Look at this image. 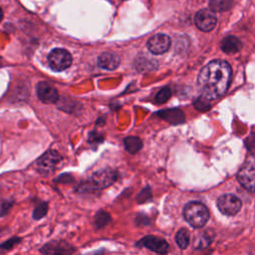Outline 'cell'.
<instances>
[{
    "mask_svg": "<svg viewBox=\"0 0 255 255\" xmlns=\"http://www.w3.org/2000/svg\"><path fill=\"white\" fill-rule=\"evenodd\" d=\"M231 81V68L226 61L214 60L204 66L198 74L197 86L201 97L217 99L227 91Z\"/></svg>",
    "mask_w": 255,
    "mask_h": 255,
    "instance_id": "6da1fadb",
    "label": "cell"
},
{
    "mask_svg": "<svg viewBox=\"0 0 255 255\" xmlns=\"http://www.w3.org/2000/svg\"><path fill=\"white\" fill-rule=\"evenodd\" d=\"M183 216L185 220L193 227H202L209 218L208 209L204 204L198 201H190L183 208Z\"/></svg>",
    "mask_w": 255,
    "mask_h": 255,
    "instance_id": "7a4b0ae2",
    "label": "cell"
},
{
    "mask_svg": "<svg viewBox=\"0 0 255 255\" xmlns=\"http://www.w3.org/2000/svg\"><path fill=\"white\" fill-rule=\"evenodd\" d=\"M48 63L52 70L56 72H61L71 66L72 56L67 50L57 48L50 52L48 56Z\"/></svg>",
    "mask_w": 255,
    "mask_h": 255,
    "instance_id": "3957f363",
    "label": "cell"
},
{
    "mask_svg": "<svg viewBox=\"0 0 255 255\" xmlns=\"http://www.w3.org/2000/svg\"><path fill=\"white\" fill-rule=\"evenodd\" d=\"M62 157L61 155L55 151V150H48L46 153H44L37 161L36 166H37V170L44 175H48L50 173H52L58 163L61 161Z\"/></svg>",
    "mask_w": 255,
    "mask_h": 255,
    "instance_id": "277c9868",
    "label": "cell"
},
{
    "mask_svg": "<svg viewBox=\"0 0 255 255\" xmlns=\"http://www.w3.org/2000/svg\"><path fill=\"white\" fill-rule=\"evenodd\" d=\"M218 209L225 215L233 216L241 208V200L234 194H223L217 199Z\"/></svg>",
    "mask_w": 255,
    "mask_h": 255,
    "instance_id": "5b68a950",
    "label": "cell"
},
{
    "mask_svg": "<svg viewBox=\"0 0 255 255\" xmlns=\"http://www.w3.org/2000/svg\"><path fill=\"white\" fill-rule=\"evenodd\" d=\"M237 178L241 185L250 192L254 191L255 184V167L253 159L247 160L239 169Z\"/></svg>",
    "mask_w": 255,
    "mask_h": 255,
    "instance_id": "8992f818",
    "label": "cell"
},
{
    "mask_svg": "<svg viewBox=\"0 0 255 255\" xmlns=\"http://www.w3.org/2000/svg\"><path fill=\"white\" fill-rule=\"evenodd\" d=\"M216 16L211 9H201L199 10L194 17V23L196 27L203 31L209 32L216 25Z\"/></svg>",
    "mask_w": 255,
    "mask_h": 255,
    "instance_id": "52a82bcc",
    "label": "cell"
},
{
    "mask_svg": "<svg viewBox=\"0 0 255 255\" xmlns=\"http://www.w3.org/2000/svg\"><path fill=\"white\" fill-rule=\"evenodd\" d=\"M117 172L111 168H105L95 172L91 179V184L96 189H103L115 182Z\"/></svg>",
    "mask_w": 255,
    "mask_h": 255,
    "instance_id": "ba28073f",
    "label": "cell"
},
{
    "mask_svg": "<svg viewBox=\"0 0 255 255\" xmlns=\"http://www.w3.org/2000/svg\"><path fill=\"white\" fill-rule=\"evenodd\" d=\"M170 38L165 34H156L148 39L146 46L149 52L154 55L165 53L170 47Z\"/></svg>",
    "mask_w": 255,
    "mask_h": 255,
    "instance_id": "9c48e42d",
    "label": "cell"
},
{
    "mask_svg": "<svg viewBox=\"0 0 255 255\" xmlns=\"http://www.w3.org/2000/svg\"><path fill=\"white\" fill-rule=\"evenodd\" d=\"M136 245L139 247H145L153 252L161 254L166 253L168 249V244L165 240L151 235L143 237L142 239H140L139 242H137Z\"/></svg>",
    "mask_w": 255,
    "mask_h": 255,
    "instance_id": "30bf717a",
    "label": "cell"
},
{
    "mask_svg": "<svg viewBox=\"0 0 255 255\" xmlns=\"http://www.w3.org/2000/svg\"><path fill=\"white\" fill-rule=\"evenodd\" d=\"M37 95L41 102L45 104L56 103L59 99V94L56 88L46 82H40L37 85Z\"/></svg>",
    "mask_w": 255,
    "mask_h": 255,
    "instance_id": "8fae6325",
    "label": "cell"
},
{
    "mask_svg": "<svg viewBox=\"0 0 255 255\" xmlns=\"http://www.w3.org/2000/svg\"><path fill=\"white\" fill-rule=\"evenodd\" d=\"M120 65V58L112 52H104L98 58V66L105 70H115Z\"/></svg>",
    "mask_w": 255,
    "mask_h": 255,
    "instance_id": "7c38bea8",
    "label": "cell"
},
{
    "mask_svg": "<svg viewBox=\"0 0 255 255\" xmlns=\"http://www.w3.org/2000/svg\"><path fill=\"white\" fill-rule=\"evenodd\" d=\"M221 49L227 54H234L241 49V42L235 36H227L221 42Z\"/></svg>",
    "mask_w": 255,
    "mask_h": 255,
    "instance_id": "4fadbf2b",
    "label": "cell"
},
{
    "mask_svg": "<svg viewBox=\"0 0 255 255\" xmlns=\"http://www.w3.org/2000/svg\"><path fill=\"white\" fill-rule=\"evenodd\" d=\"M158 115L164 119L165 121L171 123V124H180L184 121V115L183 113L178 109H170L166 111H161L158 113Z\"/></svg>",
    "mask_w": 255,
    "mask_h": 255,
    "instance_id": "5bb4252c",
    "label": "cell"
},
{
    "mask_svg": "<svg viewBox=\"0 0 255 255\" xmlns=\"http://www.w3.org/2000/svg\"><path fill=\"white\" fill-rule=\"evenodd\" d=\"M126 149L130 153L137 152L142 147L141 140L136 136H128L124 140Z\"/></svg>",
    "mask_w": 255,
    "mask_h": 255,
    "instance_id": "9a60e30c",
    "label": "cell"
},
{
    "mask_svg": "<svg viewBox=\"0 0 255 255\" xmlns=\"http://www.w3.org/2000/svg\"><path fill=\"white\" fill-rule=\"evenodd\" d=\"M233 0H209V7L213 12H224L231 8Z\"/></svg>",
    "mask_w": 255,
    "mask_h": 255,
    "instance_id": "2e32d148",
    "label": "cell"
},
{
    "mask_svg": "<svg viewBox=\"0 0 255 255\" xmlns=\"http://www.w3.org/2000/svg\"><path fill=\"white\" fill-rule=\"evenodd\" d=\"M176 243L181 249H185L189 244V234L185 229H180L175 235Z\"/></svg>",
    "mask_w": 255,
    "mask_h": 255,
    "instance_id": "e0dca14e",
    "label": "cell"
},
{
    "mask_svg": "<svg viewBox=\"0 0 255 255\" xmlns=\"http://www.w3.org/2000/svg\"><path fill=\"white\" fill-rule=\"evenodd\" d=\"M171 96V91L168 87L162 88L155 96L154 101L156 104H164Z\"/></svg>",
    "mask_w": 255,
    "mask_h": 255,
    "instance_id": "ac0fdd59",
    "label": "cell"
},
{
    "mask_svg": "<svg viewBox=\"0 0 255 255\" xmlns=\"http://www.w3.org/2000/svg\"><path fill=\"white\" fill-rule=\"evenodd\" d=\"M111 220V217L106 212H99L96 216V224L98 227L106 225Z\"/></svg>",
    "mask_w": 255,
    "mask_h": 255,
    "instance_id": "d6986e66",
    "label": "cell"
},
{
    "mask_svg": "<svg viewBox=\"0 0 255 255\" xmlns=\"http://www.w3.org/2000/svg\"><path fill=\"white\" fill-rule=\"evenodd\" d=\"M210 243L209 238L205 235V234H201L199 235V238H197L196 240V244H195V248H200L203 249L205 247L208 246V244Z\"/></svg>",
    "mask_w": 255,
    "mask_h": 255,
    "instance_id": "ffe728a7",
    "label": "cell"
},
{
    "mask_svg": "<svg viewBox=\"0 0 255 255\" xmlns=\"http://www.w3.org/2000/svg\"><path fill=\"white\" fill-rule=\"evenodd\" d=\"M207 99L201 97L200 99H198L195 103H194V106L195 108L198 110V111H207L209 108H210V105H207Z\"/></svg>",
    "mask_w": 255,
    "mask_h": 255,
    "instance_id": "44dd1931",
    "label": "cell"
},
{
    "mask_svg": "<svg viewBox=\"0 0 255 255\" xmlns=\"http://www.w3.org/2000/svg\"><path fill=\"white\" fill-rule=\"evenodd\" d=\"M47 212V205L45 203H42L41 205L37 206L34 210V218L35 219H39L41 217H43Z\"/></svg>",
    "mask_w": 255,
    "mask_h": 255,
    "instance_id": "7402d4cb",
    "label": "cell"
},
{
    "mask_svg": "<svg viewBox=\"0 0 255 255\" xmlns=\"http://www.w3.org/2000/svg\"><path fill=\"white\" fill-rule=\"evenodd\" d=\"M2 18H3V12H2V9L0 8V22H1Z\"/></svg>",
    "mask_w": 255,
    "mask_h": 255,
    "instance_id": "603a6c76",
    "label": "cell"
}]
</instances>
